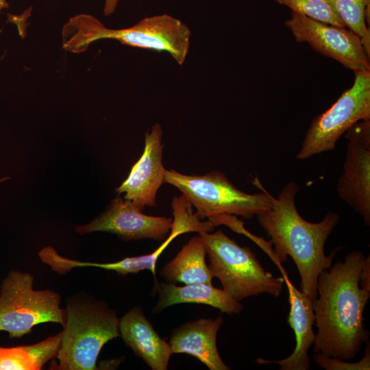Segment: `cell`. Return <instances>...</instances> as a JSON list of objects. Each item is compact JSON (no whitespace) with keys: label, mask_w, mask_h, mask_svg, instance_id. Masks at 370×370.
Here are the masks:
<instances>
[{"label":"cell","mask_w":370,"mask_h":370,"mask_svg":"<svg viewBox=\"0 0 370 370\" xmlns=\"http://www.w3.org/2000/svg\"><path fill=\"white\" fill-rule=\"evenodd\" d=\"M172 223L171 218L146 215L131 201L118 197L104 213L86 225L77 226L75 231L80 235L108 232L124 241H162L170 233Z\"/></svg>","instance_id":"cell-10"},{"label":"cell","mask_w":370,"mask_h":370,"mask_svg":"<svg viewBox=\"0 0 370 370\" xmlns=\"http://www.w3.org/2000/svg\"><path fill=\"white\" fill-rule=\"evenodd\" d=\"M365 260L362 252L354 251L343 262H336L319 275L317 297L312 300L318 329L313 344L315 353L349 360L369 341L363 312L370 291L360 286Z\"/></svg>","instance_id":"cell-1"},{"label":"cell","mask_w":370,"mask_h":370,"mask_svg":"<svg viewBox=\"0 0 370 370\" xmlns=\"http://www.w3.org/2000/svg\"><path fill=\"white\" fill-rule=\"evenodd\" d=\"M120 0H105L104 7H103V14L106 16H110L112 14Z\"/></svg>","instance_id":"cell-24"},{"label":"cell","mask_w":370,"mask_h":370,"mask_svg":"<svg viewBox=\"0 0 370 370\" xmlns=\"http://www.w3.org/2000/svg\"><path fill=\"white\" fill-rule=\"evenodd\" d=\"M8 8H9V3L7 1V0H0V12L3 9H5Z\"/></svg>","instance_id":"cell-26"},{"label":"cell","mask_w":370,"mask_h":370,"mask_svg":"<svg viewBox=\"0 0 370 370\" xmlns=\"http://www.w3.org/2000/svg\"><path fill=\"white\" fill-rule=\"evenodd\" d=\"M34 278L28 273L12 271L0 292V331L10 337H21L40 323L65 324L66 310L60 306V295L51 290L33 289Z\"/></svg>","instance_id":"cell-7"},{"label":"cell","mask_w":370,"mask_h":370,"mask_svg":"<svg viewBox=\"0 0 370 370\" xmlns=\"http://www.w3.org/2000/svg\"><path fill=\"white\" fill-rule=\"evenodd\" d=\"M157 290L158 299L153 309V313L182 303L206 304L227 314H240L243 309L240 301L212 284L197 282L178 286L174 283L162 282L157 284Z\"/></svg>","instance_id":"cell-17"},{"label":"cell","mask_w":370,"mask_h":370,"mask_svg":"<svg viewBox=\"0 0 370 370\" xmlns=\"http://www.w3.org/2000/svg\"><path fill=\"white\" fill-rule=\"evenodd\" d=\"M162 130L155 123L145 133L143 155L133 165L129 175L116 188L124 193V199L131 201L137 208L153 207L160 186L164 183L165 169L162 164Z\"/></svg>","instance_id":"cell-11"},{"label":"cell","mask_w":370,"mask_h":370,"mask_svg":"<svg viewBox=\"0 0 370 370\" xmlns=\"http://www.w3.org/2000/svg\"><path fill=\"white\" fill-rule=\"evenodd\" d=\"M254 184L262 191L249 194L236 188L224 173L213 171L204 175H188L173 169L164 172V183L179 189L201 220L220 214L249 219L272 206L273 196L258 180Z\"/></svg>","instance_id":"cell-6"},{"label":"cell","mask_w":370,"mask_h":370,"mask_svg":"<svg viewBox=\"0 0 370 370\" xmlns=\"http://www.w3.org/2000/svg\"><path fill=\"white\" fill-rule=\"evenodd\" d=\"M332 2L345 27L360 38L363 36L369 27L365 21V11L370 0H332Z\"/></svg>","instance_id":"cell-21"},{"label":"cell","mask_w":370,"mask_h":370,"mask_svg":"<svg viewBox=\"0 0 370 370\" xmlns=\"http://www.w3.org/2000/svg\"><path fill=\"white\" fill-rule=\"evenodd\" d=\"M363 358L356 362H345L336 357H330L321 352H317L313 356L314 362L325 370H369L370 346L367 341Z\"/></svg>","instance_id":"cell-22"},{"label":"cell","mask_w":370,"mask_h":370,"mask_svg":"<svg viewBox=\"0 0 370 370\" xmlns=\"http://www.w3.org/2000/svg\"><path fill=\"white\" fill-rule=\"evenodd\" d=\"M223 322L221 317L214 319L201 318L175 328L169 343L173 354L194 356L210 370L230 369L217 347V336Z\"/></svg>","instance_id":"cell-16"},{"label":"cell","mask_w":370,"mask_h":370,"mask_svg":"<svg viewBox=\"0 0 370 370\" xmlns=\"http://www.w3.org/2000/svg\"><path fill=\"white\" fill-rule=\"evenodd\" d=\"M66 321L56 358L58 370H94L101 348L120 336L119 321L114 310L105 302L90 297L67 299Z\"/></svg>","instance_id":"cell-4"},{"label":"cell","mask_w":370,"mask_h":370,"mask_svg":"<svg viewBox=\"0 0 370 370\" xmlns=\"http://www.w3.org/2000/svg\"><path fill=\"white\" fill-rule=\"evenodd\" d=\"M351 88L324 112L314 118L297 159L332 151L341 136L359 121L370 119V70L354 71Z\"/></svg>","instance_id":"cell-8"},{"label":"cell","mask_w":370,"mask_h":370,"mask_svg":"<svg viewBox=\"0 0 370 370\" xmlns=\"http://www.w3.org/2000/svg\"><path fill=\"white\" fill-rule=\"evenodd\" d=\"M119 332L125 345L152 370L168 369L171 346L157 333L141 307L132 308L120 319Z\"/></svg>","instance_id":"cell-14"},{"label":"cell","mask_w":370,"mask_h":370,"mask_svg":"<svg viewBox=\"0 0 370 370\" xmlns=\"http://www.w3.org/2000/svg\"><path fill=\"white\" fill-rule=\"evenodd\" d=\"M291 11L316 21L334 26L346 27L339 16L332 0H274Z\"/></svg>","instance_id":"cell-20"},{"label":"cell","mask_w":370,"mask_h":370,"mask_svg":"<svg viewBox=\"0 0 370 370\" xmlns=\"http://www.w3.org/2000/svg\"><path fill=\"white\" fill-rule=\"evenodd\" d=\"M8 177H4V178H2V179H0V182L5 180V179H7Z\"/></svg>","instance_id":"cell-27"},{"label":"cell","mask_w":370,"mask_h":370,"mask_svg":"<svg viewBox=\"0 0 370 370\" xmlns=\"http://www.w3.org/2000/svg\"><path fill=\"white\" fill-rule=\"evenodd\" d=\"M362 48L367 56L370 58V29H367V32L360 38Z\"/></svg>","instance_id":"cell-25"},{"label":"cell","mask_w":370,"mask_h":370,"mask_svg":"<svg viewBox=\"0 0 370 370\" xmlns=\"http://www.w3.org/2000/svg\"><path fill=\"white\" fill-rule=\"evenodd\" d=\"M61 340L60 332L35 344L0 347V370H40L47 362L56 358Z\"/></svg>","instance_id":"cell-19"},{"label":"cell","mask_w":370,"mask_h":370,"mask_svg":"<svg viewBox=\"0 0 370 370\" xmlns=\"http://www.w3.org/2000/svg\"><path fill=\"white\" fill-rule=\"evenodd\" d=\"M206 255L201 237L194 236L162 267L160 275L169 283L212 284L213 277L206 264Z\"/></svg>","instance_id":"cell-18"},{"label":"cell","mask_w":370,"mask_h":370,"mask_svg":"<svg viewBox=\"0 0 370 370\" xmlns=\"http://www.w3.org/2000/svg\"><path fill=\"white\" fill-rule=\"evenodd\" d=\"M343 173L337 183L338 197L370 225V142L347 138Z\"/></svg>","instance_id":"cell-12"},{"label":"cell","mask_w":370,"mask_h":370,"mask_svg":"<svg viewBox=\"0 0 370 370\" xmlns=\"http://www.w3.org/2000/svg\"><path fill=\"white\" fill-rule=\"evenodd\" d=\"M360 286L370 291V258H365V263L362 269Z\"/></svg>","instance_id":"cell-23"},{"label":"cell","mask_w":370,"mask_h":370,"mask_svg":"<svg viewBox=\"0 0 370 370\" xmlns=\"http://www.w3.org/2000/svg\"><path fill=\"white\" fill-rule=\"evenodd\" d=\"M299 185L290 182L278 197H272V206L256 215L262 227L271 238L273 252L280 264L289 256L300 275V288L312 300L317 297V281L320 273L329 269L336 250L325 256L327 238L340 217L329 212L318 223L306 221L298 212L295 196Z\"/></svg>","instance_id":"cell-2"},{"label":"cell","mask_w":370,"mask_h":370,"mask_svg":"<svg viewBox=\"0 0 370 370\" xmlns=\"http://www.w3.org/2000/svg\"><path fill=\"white\" fill-rule=\"evenodd\" d=\"M204 242L213 278L234 299L241 300L260 294L278 297L283 288V278L274 277L264 270L255 254L241 247L221 230L199 234Z\"/></svg>","instance_id":"cell-5"},{"label":"cell","mask_w":370,"mask_h":370,"mask_svg":"<svg viewBox=\"0 0 370 370\" xmlns=\"http://www.w3.org/2000/svg\"><path fill=\"white\" fill-rule=\"evenodd\" d=\"M282 278L288 292L290 311L287 321L295 333V347L290 356L282 360H269L259 358L256 362L262 365L278 364L280 370H308L310 367L308 349L314 344L316 337L312 328L315 320L312 299L295 287L287 275Z\"/></svg>","instance_id":"cell-13"},{"label":"cell","mask_w":370,"mask_h":370,"mask_svg":"<svg viewBox=\"0 0 370 370\" xmlns=\"http://www.w3.org/2000/svg\"><path fill=\"white\" fill-rule=\"evenodd\" d=\"M174 219L169 236L152 253L140 256L127 257L114 262L98 263L75 260V267H93L105 270L114 271L118 274L125 275L129 273H137L145 269L150 270L155 276L156 262L160 255L168 245L179 235L186 232H203L208 229V223L201 221L193 208L184 201H175L171 204Z\"/></svg>","instance_id":"cell-15"},{"label":"cell","mask_w":370,"mask_h":370,"mask_svg":"<svg viewBox=\"0 0 370 370\" xmlns=\"http://www.w3.org/2000/svg\"><path fill=\"white\" fill-rule=\"evenodd\" d=\"M191 32L181 20L167 14L145 17L123 29H110L88 14L71 17L62 29V48L73 53L86 51L90 44L112 39L129 47L166 52L182 65L188 53Z\"/></svg>","instance_id":"cell-3"},{"label":"cell","mask_w":370,"mask_h":370,"mask_svg":"<svg viewBox=\"0 0 370 370\" xmlns=\"http://www.w3.org/2000/svg\"><path fill=\"white\" fill-rule=\"evenodd\" d=\"M295 40L308 43L317 52L331 58L354 72L370 70L360 37L345 27L324 23L291 11L285 21Z\"/></svg>","instance_id":"cell-9"}]
</instances>
